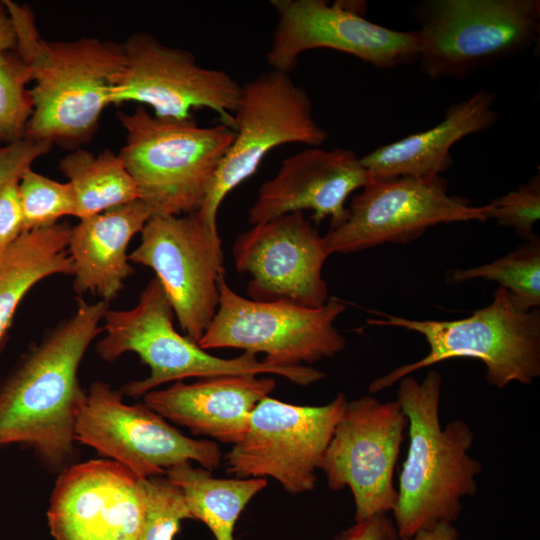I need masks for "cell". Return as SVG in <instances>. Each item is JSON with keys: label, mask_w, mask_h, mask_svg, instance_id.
<instances>
[{"label": "cell", "mask_w": 540, "mask_h": 540, "mask_svg": "<svg viewBox=\"0 0 540 540\" xmlns=\"http://www.w3.org/2000/svg\"><path fill=\"white\" fill-rule=\"evenodd\" d=\"M164 476L182 491L193 519L202 521L216 540H233L240 514L268 485L264 478H217L192 462L176 465Z\"/></svg>", "instance_id": "24"}, {"label": "cell", "mask_w": 540, "mask_h": 540, "mask_svg": "<svg viewBox=\"0 0 540 540\" xmlns=\"http://www.w3.org/2000/svg\"><path fill=\"white\" fill-rule=\"evenodd\" d=\"M143 517L140 478L107 458L61 470L47 511L55 540H137Z\"/></svg>", "instance_id": "18"}, {"label": "cell", "mask_w": 540, "mask_h": 540, "mask_svg": "<svg viewBox=\"0 0 540 540\" xmlns=\"http://www.w3.org/2000/svg\"><path fill=\"white\" fill-rule=\"evenodd\" d=\"M32 82L30 68L16 50L0 52V142L23 139L33 101L27 85Z\"/></svg>", "instance_id": "27"}, {"label": "cell", "mask_w": 540, "mask_h": 540, "mask_svg": "<svg viewBox=\"0 0 540 540\" xmlns=\"http://www.w3.org/2000/svg\"><path fill=\"white\" fill-rule=\"evenodd\" d=\"M53 147L49 142L23 138L0 146V188L7 182L20 179L32 163Z\"/></svg>", "instance_id": "31"}, {"label": "cell", "mask_w": 540, "mask_h": 540, "mask_svg": "<svg viewBox=\"0 0 540 540\" xmlns=\"http://www.w3.org/2000/svg\"><path fill=\"white\" fill-rule=\"evenodd\" d=\"M421 70L465 79L519 55L540 32L539 0H428L417 8Z\"/></svg>", "instance_id": "7"}, {"label": "cell", "mask_w": 540, "mask_h": 540, "mask_svg": "<svg viewBox=\"0 0 540 540\" xmlns=\"http://www.w3.org/2000/svg\"><path fill=\"white\" fill-rule=\"evenodd\" d=\"M489 205L488 219L512 228L527 241L535 238L534 225L540 217V174L516 190L494 199Z\"/></svg>", "instance_id": "30"}, {"label": "cell", "mask_w": 540, "mask_h": 540, "mask_svg": "<svg viewBox=\"0 0 540 540\" xmlns=\"http://www.w3.org/2000/svg\"><path fill=\"white\" fill-rule=\"evenodd\" d=\"M233 130L234 140L197 211L211 225H217L226 196L257 171L272 149L288 143L319 147L328 138L306 90L289 73L273 69L242 85Z\"/></svg>", "instance_id": "9"}, {"label": "cell", "mask_w": 540, "mask_h": 540, "mask_svg": "<svg viewBox=\"0 0 540 540\" xmlns=\"http://www.w3.org/2000/svg\"><path fill=\"white\" fill-rule=\"evenodd\" d=\"M496 93L480 89L451 105L432 128L377 147L361 158L370 180L439 176L452 164L450 150L462 138L498 121Z\"/></svg>", "instance_id": "21"}, {"label": "cell", "mask_w": 540, "mask_h": 540, "mask_svg": "<svg viewBox=\"0 0 540 540\" xmlns=\"http://www.w3.org/2000/svg\"><path fill=\"white\" fill-rule=\"evenodd\" d=\"M152 217L140 199L79 219L71 227L68 253L73 261V289L109 303L123 289L134 270L128 246Z\"/></svg>", "instance_id": "22"}, {"label": "cell", "mask_w": 540, "mask_h": 540, "mask_svg": "<svg viewBox=\"0 0 540 540\" xmlns=\"http://www.w3.org/2000/svg\"><path fill=\"white\" fill-rule=\"evenodd\" d=\"M68 223L24 231L0 256V352L18 306L40 281L54 275L73 276L68 253Z\"/></svg>", "instance_id": "23"}, {"label": "cell", "mask_w": 540, "mask_h": 540, "mask_svg": "<svg viewBox=\"0 0 540 540\" xmlns=\"http://www.w3.org/2000/svg\"><path fill=\"white\" fill-rule=\"evenodd\" d=\"M18 183L14 179L0 188V256L24 232Z\"/></svg>", "instance_id": "32"}, {"label": "cell", "mask_w": 540, "mask_h": 540, "mask_svg": "<svg viewBox=\"0 0 540 540\" xmlns=\"http://www.w3.org/2000/svg\"><path fill=\"white\" fill-rule=\"evenodd\" d=\"M443 177L370 180L351 199L342 224L323 236L330 254L354 253L385 243L403 244L430 227L488 219L489 205L450 195Z\"/></svg>", "instance_id": "14"}, {"label": "cell", "mask_w": 540, "mask_h": 540, "mask_svg": "<svg viewBox=\"0 0 540 540\" xmlns=\"http://www.w3.org/2000/svg\"><path fill=\"white\" fill-rule=\"evenodd\" d=\"M125 62L113 77L111 105L136 102L162 119L187 120L208 108L234 129L242 85L220 69L206 68L184 49L170 47L149 33L132 34L122 44Z\"/></svg>", "instance_id": "13"}, {"label": "cell", "mask_w": 540, "mask_h": 540, "mask_svg": "<svg viewBox=\"0 0 540 540\" xmlns=\"http://www.w3.org/2000/svg\"><path fill=\"white\" fill-rule=\"evenodd\" d=\"M278 15L266 60L271 69L290 73L299 56L327 48L377 68H395L419 57L417 30H393L367 20L360 4L324 0H272Z\"/></svg>", "instance_id": "16"}, {"label": "cell", "mask_w": 540, "mask_h": 540, "mask_svg": "<svg viewBox=\"0 0 540 540\" xmlns=\"http://www.w3.org/2000/svg\"><path fill=\"white\" fill-rule=\"evenodd\" d=\"M17 48V37L13 20L8 8L0 1V52L14 51Z\"/></svg>", "instance_id": "34"}, {"label": "cell", "mask_w": 540, "mask_h": 540, "mask_svg": "<svg viewBox=\"0 0 540 540\" xmlns=\"http://www.w3.org/2000/svg\"><path fill=\"white\" fill-rule=\"evenodd\" d=\"M347 401L343 392L318 406L263 398L253 409L243 438L224 456L226 473L236 478L270 477L293 495L312 491Z\"/></svg>", "instance_id": "10"}, {"label": "cell", "mask_w": 540, "mask_h": 540, "mask_svg": "<svg viewBox=\"0 0 540 540\" xmlns=\"http://www.w3.org/2000/svg\"><path fill=\"white\" fill-rule=\"evenodd\" d=\"M13 20L16 51L30 68L33 113L25 138L81 148L95 135L111 105L113 77L122 69L123 45L94 37L49 41L31 9L4 0Z\"/></svg>", "instance_id": "2"}, {"label": "cell", "mask_w": 540, "mask_h": 540, "mask_svg": "<svg viewBox=\"0 0 540 540\" xmlns=\"http://www.w3.org/2000/svg\"><path fill=\"white\" fill-rule=\"evenodd\" d=\"M109 303L78 298L76 310L33 345L0 383V449H31L52 471L76 456L75 425L86 399L78 370L103 333Z\"/></svg>", "instance_id": "1"}, {"label": "cell", "mask_w": 540, "mask_h": 540, "mask_svg": "<svg viewBox=\"0 0 540 540\" xmlns=\"http://www.w3.org/2000/svg\"><path fill=\"white\" fill-rule=\"evenodd\" d=\"M117 117L126 131L118 155L152 217L197 212L234 140V130L223 123L201 127L194 118H158L141 105Z\"/></svg>", "instance_id": "5"}, {"label": "cell", "mask_w": 540, "mask_h": 540, "mask_svg": "<svg viewBox=\"0 0 540 540\" xmlns=\"http://www.w3.org/2000/svg\"><path fill=\"white\" fill-rule=\"evenodd\" d=\"M473 279L496 282L506 289L514 303L524 311L540 306V242L539 238L527 241L506 256L490 263L467 269H453L448 275L450 283Z\"/></svg>", "instance_id": "26"}, {"label": "cell", "mask_w": 540, "mask_h": 540, "mask_svg": "<svg viewBox=\"0 0 540 540\" xmlns=\"http://www.w3.org/2000/svg\"><path fill=\"white\" fill-rule=\"evenodd\" d=\"M144 517L137 540H173L181 522L193 519L182 491L165 476L140 479Z\"/></svg>", "instance_id": "29"}, {"label": "cell", "mask_w": 540, "mask_h": 540, "mask_svg": "<svg viewBox=\"0 0 540 540\" xmlns=\"http://www.w3.org/2000/svg\"><path fill=\"white\" fill-rule=\"evenodd\" d=\"M271 377L233 374L173 382L143 396V403L194 435L234 445L244 436L255 406L275 389Z\"/></svg>", "instance_id": "20"}, {"label": "cell", "mask_w": 540, "mask_h": 540, "mask_svg": "<svg viewBox=\"0 0 540 540\" xmlns=\"http://www.w3.org/2000/svg\"><path fill=\"white\" fill-rule=\"evenodd\" d=\"M18 192L24 231L51 226L64 216L76 214V200L71 185L50 179L32 168L21 175Z\"/></svg>", "instance_id": "28"}, {"label": "cell", "mask_w": 540, "mask_h": 540, "mask_svg": "<svg viewBox=\"0 0 540 540\" xmlns=\"http://www.w3.org/2000/svg\"><path fill=\"white\" fill-rule=\"evenodd\" d=\"M369 181L354 151L309 147L286 158L276 175L260 186L247 211L248 223L310 210L316 226L329 218L330 229L335 228L346 219L348 197Z\"/></svg>", "instance_id": "19"}, {"label": "cell", "mask_w": 540, "mask_h": 540, "mask_svg": "<svg viewBox=\"0 0 540 540\" xmlns=\"http://www.w3.org/2000/svg\"><path fill=\"white\" fill-rule=\"evenodd\" d=\"M217 312L198 341L204 350L235 348L283 367L313 364L334 357L346 338L334 323L345 310L337 298L308 308L282 301H256L235 292L225 276L219 280Z\"/></svg>", "instance_id": "8"}, {"label": "cell", "mask_w": 540, "mask_h": 540, "mask_svg": "<svg viewBox=\"0 0 540 540\" xmlns=\"http://www.w3.org/2000/svg\"><path fill=\"white\" fill-rule=\"evenodd\" d=\"M399 540H459V532L454 524L442 523Z\"/></svg>", "instance_id": "35"}, {"label": "cell", "mask_w": 540, "mask_h": 540, "mask_svg": "<svg viewBox=\"0 0 540 540\" xmlns=\"http://www.w3.org/2000/svg\"><path fill=\"white\" fill-rule=\"evenodd\" d=\"M407 418L397 400L365 395L347 401L320 470L331 490L349 488L355 521L391 513L397 501L394 471Z\"/></svg>", "instance_id": "15"}, {"label": "cell", "mask_w": 540, "mask_h": 540, "mask_svg": "<svg viewBox=\"0 0 540 540\" xmlns=\"http://www.w3.org/2000/svg\"><path fill=\"white\" fill-rule=\"evenodd\" d=\"M232 252L237 271L250 275L252 300L318 308L329 299L322 270L331 254L304 212L252 225L237 236Z\"/></svg>", "instance_id": "17"}, {"label": "cell", "mask_w": 540, "mask_h": 540, "mask_svg": "<svg viewBox=\"0 0 540 540\" xmlns=\"http://www.w3.org/2000/svg\"><path fill=\"white\" fill-rule=\"evenodd\" d=\"M122 398L110 384L93 382L76 420V442L140 479L164 476L186 462L211 471L219 467L222 454L215 441L188 437L144 403L127 404Z\"/></svg>", "instance_id": "11"}, {"label": "cell", "mask_w": 540, "mask_h": 540, "mask_svg": "<svg viewBox=\"0 0 540 540\" xmlns=\"http://www.w3.org/2000/svg\"><path fill=\"white\" fill-rule=\"evenodd\" d=\"M334 540H399V536L393 518L381 513L356 521Z\"/></svg>", "instance_id": "33"}, {"label": "cell", "mask_w": 540, "mask_h": 540, "mask_svg": "<svg viewBox=\"0 0 540 540\" xmlns=\"http://www.w3.org/2000/svg\"><path fill=\"white\" fill-rule=\"evenodd\" d=\"M59 170L73 189L78 219L139 199L133 178L109 149L97 155L74 149L60 160Z\"/></svg>", "instance_id": "25"}, {"label": "cell", "mask_w": 540, "mask_h": 540, "mask_svg": "<svg viewBox=\"0 0 540 540\" xmlns=\"http://www.w3.org/2000/svg\"><path fill=\"white\" fill-rule=\"evenodd\" d=\"M396 400L406 418L409 447L402 464L393 511L399 538L453 524L462 500L474 496L481 463L469 454L474 433L461 419L440 421L442 377L430 370L422 381L401 378Z\"/></svg>", "instance_id": "3"}, {"label": "cell", "mask_w": 540, "mask_h": 540, "mask_svg": "<svg viewBox=\"0 0 540 540\" xmlns=\"http://www.w3.org/2000/svg\"><path fill=\"white\" fill-rule=\"evenodd\" d=\"M379 314L381 318H370L367 323L417 332L429 351L421 359L374 379L368 387L372 394L415 371L454 358L482 361L487 382L499 389L512 382L529 385L540 376V311L521 310L500 286L489 305L462 319L412 320Z\"/></svg>", "instance_id": "6"}, {"label": "cell", "mask_w": 540, "mask_h": 540, "mask_svg": "<svg viewBox=\"0 0 540 540\" xmlns=\"http://www.w3.org/2000/svg\"><path fill=\"white\" fill-rule=\"evenodd\" d=\"M174 317L156 277L148 281L133 308L108 309L104 314V335L95 347L98 356L113 362L127 352H134L150 369L148 377L123 385L118 390L122 396L143 397L165 383L192 377L274 374L301 386L311 385L325 377L324 372L308 365L278 366L259 360L256 354L249 352L234 358L214 356L178 333L173 325Z\"/></svg>", "instance_id": "4"}, {"label": "cell", "mask_w": 540, "mask_h": 540, "mask_svg": "<svg viewBox=\"0 0 540 540\" xmlns=\"http://www.w3.org/2000/svg\"><path fill=\"white\" fill-rule=\"evenodd\" d=\"M140 234L129 261L154 271L184 335L198 343L217 312L225 276L217 225L197 212L153 216Z\"/></svg>", "instance_id": "12"}]
</instances>
